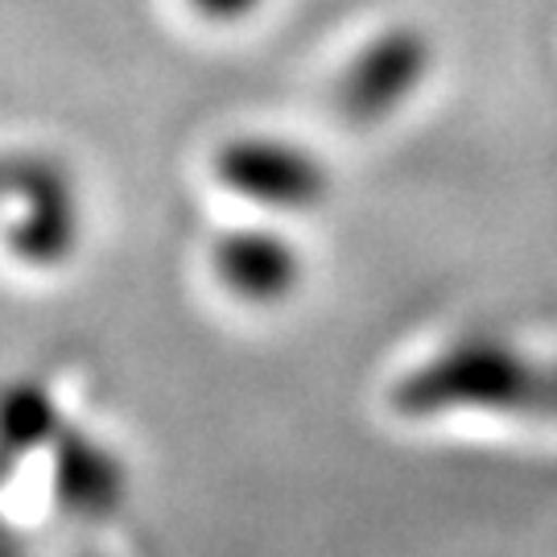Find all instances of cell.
<instances>
[{
    "instance_id": "cell-5",
    "label": "cell",
    "mask_w": 557,
    "mask_h": 557,
    "mask_svg": "<svg viewBox=\"0 0 557 557\" xmlns=\"http://www.w3.org/2000/svg\"><path fill=\"white\" fill-rule=\"evenodd\" d=\"M211 273L236 301L277 306L294 298L306 273L298 244L269 223H236L211 239Z\"/></svg>"
},
{
    "instance_id": "cell-2",
    "label": "cell",
    "mask_w": 557,
    "mask_h": 557,
    "mask_svg": "<svg viewBox=\"0 0 557 557\" xmlns=\"http://www.w3.org/2000/svg\"><path fill=\"white\" fill-rule=\"evenodd\" d=\"M83 232H87V202L79 174L59 153L25 149L17 195L9 215L0 220L4 252L25 269H62L79 252Z\"/></svg>"
},
{
    "instance_id": "cell-1",
    "label": "cell",
    "mask_w": 557,
    "mask_h": 557,
    "mask_svg": "<svg viewBox=\"0 0 557 557\" xmlns=\"http://www.w3.org/2000/svg\"><path fill=\"white\" fill-rule=\"evenodd\" d=\"M405 418H524L557 425V359H537L512 338L462 335L421 359L393 388Z\"/></svg>"
},
{
    "instance_id": "cell-3",
    "label": "cell",
    "mask_w": 557,
    "mask_h": 557,
    "mask_svg": "<svg viewBox=\"0 0 557 557\" xmlns=\"http://www.w3.org/2000/svg\"><path fill=\"white\" fill-rule=\"evenodd\" d=\"M434 62H438V46L421 25L400 21V25L380 29L376 38L363 41V50L338 75V116L356 128L388 124L421 96Z\"/></svg>"
},
{
    "instance_id": "cell-6",
    "label": "cell",
    "mask_w": 557,
    "mask_h": 557,
    "mask_svg": "<svg viewBox=\"0 0 557 557\" xmlns=\"http://www.w3.org/2000/svg\"><path fill=\"white\" fill-rule=\"evenodd\" d=\"M195 9L199 21H211V25H239L257 13L264 0H186Z\"/></svg>"
},
{
    "instance_id": "cell-4",
    "label": "cell",
    "mask_w": 557,
    "mask_h": 557,
    "mask_svg": "<svg viewBox=\"0 0 557 557\" xmlns=\"http://www.w3.org/2000/svg\"><path fill=\"white\" fill-rule=\"evenodd\" d=\"M211 174L236 199L264 211H314L331 195L326 161L289 137L239 133L211 158Z\"/></svg>"
},
{
    "instance_id": "cell-7",
    "label": "cell",
    "mask_w": 557,
    "mask_h": 557,
    "mask_svg": "<svg viewBox=\"0 0 557 557\" xmlns=\"http://www.w3.org/2000/svg\"><path fill=\"white\" fill-rule=\"evenodd\" d=\"M21 165H25V149H0V220L9 215L13 195H17Z\"/></svg>"
}]
</instances>
